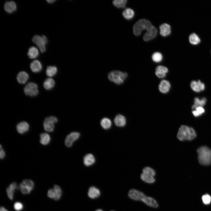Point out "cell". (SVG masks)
<instances>
[{
  "label": "cell",
  "instance_id": "obj_1",
  "mask_svg": "<svg viewBox=\"0 0 211 211\" xmlns=\"http://www.w3.org/2000/svg\"><path fill=\"white\" fill-rule=\"evenodd\" d=\"M196 133L191 127L185 125H181L179 129L177 137L180 140H191L196 137Z\"/></svg>",
  "mask_w": 211,
  "mask_h": 211
},
{
  "label": "cell",
  "instance_id": "obj_2",
  "mask_svg": "<svg viewBox=\"0 0 211 211\" xmlns=\"http://www.w3.org/2000/svg\"><path fill=\"white\" fill-rule=\"evenodd\" d=\"M199 163L204 165L211 164V149L206 146H202L197 150Z\"/></svg>",
  "mask_w": 211,
  "mask_h": 211
},
{
  "label": "cell",
  "instance_id": "obj_3",
  "mask_svg": "<svg viewBox=\"0 0 211 211\" xmlns=\"http://www.w3.org/2000/svg\"><path fill=\"white\" fill-rule=\"evenodd\" d=\"M152 26L151 23L149 20L144 19H140L133 26V33L135 35L138 36L142 30H146L147 31Z\"/></svg>",
  "mask_w": 211,
  "mask_h": 211
},
{
  "label": "cell",
  "instance_id": "obj_4",
  "mask_svg": "<svg viewBox=\"0 0 211 211\" xmlns=\"http://www.w3.org/2000/svg\"><path fill=\"white\" fill-rule=\"evenodd\" d=\"M155 175L156 172L153 169L149 167H145L142 169L140 178L145 183L152 184L155 181Z\"/></svg>",
  "mask_w": 211,
  "mask_h": 211
},
{
  "label": "cell",
  "instance_id": "obj_5",
  "mask_svg": "<svg viewBox=\"0 0 211 211\" xmlns=\"http://www.w3.org/2000/svg\"><path fill=\"white\" fill-rule=\"evenodd\" d=\"M127 73L118 70H114L110 72L108 74L109 80L115 84L120 85L122 84L127 78Z\"/></svg>",
  "mask_w": 211,
  "mask_h": 211
},
{
  "label": "cell",
  "instance_id": "obj_6",
  "mask_svg": "<svg viewBox=\"0 0 211 211\" xmlns=\"http://www.w3.org/2000/svg\"><path fill=\"white\" fill-rule=\"evenodd\" d=\"M32 41L36 44L42 52L45 51V44L47 42V39L45 35H42L41 36L39 35H35L33 38Z\"/></svg>",
  "mask_w": 211,
  "mask_h": 211
},
{
  "label": "cell",
  "instance_id": "obj_7",
  "mask_svg": "<svg viewBox=\"0 0 211 211\" xmlns=\"http://www.w3.org/2000/svg\"><path fill=\"white\" fill-rule=\"evenodd\" d=\"M58 121L57 118L54 116H50L45 118L43 123L44 129L48 132H52L54 130V124Z\"/></svg>",
  "mask_w": 211,
  "mask_h": 211
},
{
  "label": "cell",
  "instance_id": "obj_8",
  "mask_svg": "<svg viewBox=\"0 0 211 211\" xmlns=\"http://www.w3.org/2000/svg\"><path fill=\"white\" fill-rule=\"evenodd\" d=\"M34 186L33 182L30 179H25L19 184V188L21 192L23 194L30 193Z\"/></svg>",
  "mask_w": 211,
  "mask_h": 211
},
{
  "label": "cell",
  "instance_id": "obj_9",
  "mask_svg": "<svg viewBox=\"0 0 211 211\" xmlns=\"http://www.w3.org/2000/svg\"><path fill=\"white\" fill-rule=\"evenodd\" d=\"M25 94L28 96L33 97L38 93L37 85L33 82H30L27 84L24 89Z\"/></svg>",
  "mask_w": 211,
  "mask_h": 211
},
{
  "label": "cell",
  "instance_id": "obj_10",
  "mask_svg": "<svg viewBox=\"0 0 211 211\" xmlns=\"http://www.w3.org/2000/svg\"><path fill=\"white\" fill-rule=\"evenodd\" d=\"M145 194L137 189L132 188L130 190L128 193V196L131 199L135 201H140Z\"/></svg>",
  "mask_w": 211,
  "mask_h": 211
},
{
  "label": "cell",
  "instance_id": "obj_11",
  "mask_svg": "<svg viewBox=\"0 0 211 211\" xmlns=\"http://www.w3.org/2000/svg\"><path fill=\"white\" fill-rule=\"evenodd\" d=\"M140 201L147 206L153 208H157L159 207L157 201L152 197L147 196L145 194L142 197Z\"/></svg>",
  "mask_w": 211,
  "mask_h": 211
},
{
  "label": "cell",
  "instance_id": "obj_12",
  "mask_svg": "<svg viewBox=\"0 0 211 211\" xmlns=\"http://www.w3.org/2000/svg\"><path fill=\"white\" fill-rule=\"evenodd\" d=\"M80 134L77 132H72L66 137L65 140V144L68 147H71L74 142L79 137Z\"/></svg>",
  "mask_w": 211,
  "mask_h": 211
},
{
  "label": "cell",
  "instance_id": "obj_13",
  "mask_svg": "<svg viewBox=\"0 0 211 211\" xmlns=\"http://www.w3.org/2000/svg\"><path fill=\"white\" fill-rule=\"evenodd\" d=\"M157 33V29L155 27L152 25L144 34L143 37V40L145 41L152 40L155 37Z\"/></svg>",
  "mask_w": 211,
  "mask_h": 211
},
{
  "label": "cell",
  "instance_id": "obj_14",
  "mask_svg": "<svg viewBox=\"0 0 211 211\" xmlns=\"http://www.w3.org/2000/svg\"><path fill=\"white\" fill-rule=\"evenodd\" d=\"M190 86L192 90L196 92L202 91L205 89L204 84L200 80L192 81L190 83Z\"/></svg>",
  "mask_w": 211,
  "mask_h": 211
},
{
  "label": "cell",
  "instance_id": "obj_15",
  "mask_svg": "<svg viewBox=\"0 0 211 211\" xmlns=\"http://www.w3.org/2000/svg\"><path fill=\"white\" fill-rule=\"evenodd\" d=\"M169 82L166 80H163L160 82L159 86V89L161 93H166L168 92L171 88Z\"/></svg>",
  "mask_w": 211,
  "mask_h": 211
},
{
  "label": "cell",
  "instance_id": "obj_16",
  "mask_svg": "<svg viewBox=\"0 0 211 211\" xmlns=\"http://www.w3.org/2000/svg\"><path fill=\"white\" fill-rule=\"evenodd\" d=\"M168 72V70L167 67L162 65H159L156 67L155 74L158 77L162 78L166 76V74Z\"/></svg>",
  "mask_w": 211,
  "mask_h": 211
},
{
  "label": "cell",
  "instance_id": "obj_17",
  "mask_svg": "<svg viewBox=\"0 0 211 211\" xmlns=\"http://www.w3.org/2000/svg\"><path fill=\"white\" fill-rule=\"evenodd\" d=\"M16 128L18 133L23 134L28 131L29 128V125L26 122L22 121L17 124Z\"/></svg>",
  "mask_w": 211,
  "mask_h": 211
},
{
  "label": "cell",
  "instance_id": "obj_18",
  "mask_svg": "<svg viewBox=\"0 0 211 211\" xmlns=\"http://www.w3.org/2000/svg\"><path fill=\"white\" fill-rule=\"evenodd\" d=\"M18 187L17 183L15 182L11 183L6 189V192L8 197L11 200H13L15 191L18 189Z\"/></svg>",
  "mask_w": 211,
  "mask_h": 211
},
{
  "label": "cell",
  "instance_id": "obj_19",
  "mask_svg": "<svg viewBox=\"0 0 211 211\" xmlns=\"http://www.w3.org/2000/svg\"><path fill=\"white\" fill-rule=\"evenodd\" d=\"M100 195V191L97 188L94 186H91L89 188L88 195L90 198L96 199L99 197Z\"/></svg>",
  "mask_w": 211,
  "mask_h": 211
},
{
  "label": "cell",
  "instance_id": "obj_20",
  "mask_svg": "<svg viewBox=\"0 0 211 211\" xmlns=\"http://www.w3.org/2000/svg\"><path fill=\"white\" fill-rule=\"evenodd\" d=\"M114 121L115 125L119 127H123L126 124L125 117L121 114L117 115L114 118Z\"/></svg>",
  "mask_w": 211,
  "mask_h": 211
},
{
  "label": "cell",
  "instance_id": "obj_21",
  "mask_svg": "<svg viewBox=\"0 0 211 211\" xmlns=\"http://www.w3.org/2000/svg\"><path fill=\"white\" fill-rule=\"evenodd\" d=\"M160 34L164 37L169 35L171 33V29L170 25L167 23H164L159 27Z\"/></svg>",
  "mask_w": 211,
  "mask_h": 211
},
{
  "label": "cell",
  "instance_id": "obj_22",
  "mask_svg": "<svg viewBox=\"0 0 211 211\" xmlns=\"http://www.w3.org/2000/svg\"><path fill=\"white\" fill-rule=\"evenodd\" d=\"M16 8V4L12 1L6 2L4 5V10L8 13H11L15 11Z\"/></svg>",
  "mask_w": 211,
  "mask_h": 211
},
{
  "label": "cell",
  "instance_id": "obj_23",
  "mask_svg": "<svg viewBox=\"0 0 211 211\" xmlns=\"http://www.w3.org/2000/svg\"><path fill=\"white\" fill-rule=\"evenodd\" d=\"M95 161V158L91 154H87L84 157L83 162L86 166H91L94 163Z\"/></svg>",
  "mask_w": 211,
  "mask_h": 211
},
{
  "label": "cell",
  "instance_id": "obj_24",
  "mask_svg": "<svg viewBox=\"0 0 211 211\" xmlns=\"http://www.w3.org/2000/svg\"><path fill=\"white\" fill-rule=\"evenodd\" d=\"M30 68L32 71L35 73L39 72L42 68V65L38 60H36L33 61L30 64Z\"/></svg>",
  "mask_w": 211,
  "mask_h": 211
},
{
  "label": "cell",
  "instance_id": "obj_25",
  "mask_svg": "<svg viewBox=\"0 0 211 211\" xmlns=\"http://www.w3.org/2000/svg\"><path fill=\"white\" fill-rule=\"evenodd\" d=\"M29 75L25 71L20 72L17 76V79L18 82L21 84H24L28 80Z\"/></svg>",
  "mask_w": 211,
  "mask_h": 211
},
{
  "label": "cell",
  "instance_id": "obj_26",
  "mask_svg": "<svg viewBox=\"0 0 211 211\" xmlns=\"http://www.w3.org/2000/svg\"><path fill=\"white\" fill-rule=\"evenodd\" d=\"M40 142L42 145L48 144L51 140L50 135L47 133H42L40 135Z\"/></svg>",
  "mask_w": 211,
  "mask_h": 211
},
{
  "label": "cell",
  "instance_id": "obj_27",
  "mask_svg": "<svg viewBox=\"0 0 211 211\" xmlns=\"http://www.w3.org/2000/svg\"><path fill=\"white\" fill-rule=\"evenodd\" d=\"M206 99L205 98L200 99L196 97L195 98L194 103L192 106V109H194L195 108L198 107H203L205 104L206 102Z\"/></svg>",
  "mask_w": 211,
  "mask_h": 211
},
{
  "label": "cell",
  "instance_id": "obj_28",
  "mask_svg": "<svg viewBox=\"0 0 211 211\" xmlns=\"http://www.w3.org/2000/svg\"><path fill=\"white\" fill-rule=\"evenodd\" d=\"M55 85V81L52 78L47 79L44 82L43 86L44 88L47 90H50L52 89Z\"/></svg>",
  "mask_w": 211,
  "mask_h": 211
},
{
  "label": "cell",
  "instance_id": "obj_29",
  "mask_svg": "<svg viewBox=\"0 0 211 211\" xmlns=\"http://www.w3.org/2000/svg\"><path fill=\"white\" fill-rule=\"evenodd\" d=\"M27 55L30 59L35 58L38 55V50L36 47L34 46L31 47L29 48Z\"/></svg>",
  "mask_w": 211,
  "mask_h": 211
},
{
  "label": "cell",
  "instance_id": "obj_30",
  "mask_svg": "<svg viewBox=\"0 0 211 211\" xmlns=\"http://www.w3.org/2000/svg\"><path fill=\"white\" fill-rule=\"evenodd\" d=\"M101 125L102 127L104 129H109L111 127L112 122L111 120L108 118H104L101 120Z\"/></svg>",
  "mask_w": 211,
  "mask_h": 211
},
{
  "label": "cell",
  "instance_id": "obj_31",
  "mask_svg": "<svg viewBox=\"0 0 211 211\" xmlns=\"http://www.w3.org/2000/svg\"><path fill=\"white\" fill-rule=\"evenodd\" d=\"M122 15L126 19H132L134 15L133 10L130 8H127L122 12Z\"/></svg>",
  "mask_w": 211,
  "mask_h": 211
},
{
  "label": "cell",
  "instance_id": "obj_32",
  "mask_svg": "<svg viewBox=\"0 0 211 211\" xmlns=\"http://www.w3.org/2000/svg\"><path fill=\"white\" fill-rule=\"evenodd\" d=\"M57 71V68L55 66H48L47 67L46 73L49 77H52L55 75Z\"/></svg>",
  "mask_w": 211,
  "mask_h": 211
},
{
  "label": "cell",
  "instance_id": "obj_33",
  "mask_svg": "<svg viewBox=\"0 0 211 211\" xmlns=\"http://www.w3.org/2000/svg\"><path fill=\"white\" fill-rule=\"evenodd\" d=\"M189 41L190 43L195 45L198 44L200 42V39L196 34L193 33L190 35Z\"/></svg>",
  "mask_w": 211,
  "mask_h": 211
},
{
  "label": "cell",
  "instance_id": "obj_34",
  "mask_svg": "<svg viewBox=\"0 0 211 211\" xmlns=\"http://www.w3.org/2000/svg\"><path fill=\"white\" fill-rule=\"evenodd\" d=\"M55 196L54 200H59L62 195V191L61 188L57 185H55L54 186Z\"/></svg>",
  "mask_w": 211,
  "mask_h": 211
},
{
  "label": "cell",
  "instance_id": "obj_35",
  "mask_svg": "<svg viewBox=\"0 0 211 211\" xmlns=\"http://www.w3.org/2000/svg\"><path fill=\"white\" fill-rule=\"evenodd\" d=\"M127 2L126 0H115L113 1V4L117 8H123L125 7Z\"/></svg>",
  "mask_w": 211,
  "mask_h": 211
},
{
  "label": "cell",
  "instance_id": "obj_36",
  "mask_svg": "<svg viewBox=\"0 0 211 211\" xmlns=\"http://www.w3.org/2000/svg\"><path fill=\"white\" fill-rule=\"evenodd\" d=\"M205 111V109L203 107H198L195 108L192 113L194 116L197 117L202 115Z\"/></svg>",
  "mask_w": 211,
  "mask_h": 211
},
{
  "label": "cell",
  "instance_id": "obj_37",
  "mask_svg": "<svg viewBox=\"0 0 211 211\" xmlns=\"http://www.w3.org/2000/svg\"><path fill=\"white\" fill-rule=\"evenodd\" d=\"M162 54L158 52H154L152 56V60L155 62H161L162 60Z\"/></svg>",
  "mask_w": 211,
  "mask_h": 211
},
{
  "label": "cell",
  "instance_id": "obj_38",
  "mask_svg": "<svg viewBox=\"0 0 211 211\" xmlns=\"http://www.w3.org/2000/svg\"><path fill=\"white\" fill-rule=\"evenodd\" d=\"M202 200L204 203L205 204H208L211 201V197L208 194H205L203 196Z\"/></svg>",
  "mask_w": 211,
  "mask_h": 211
},
{
  "label": "cell",
  "instance_id": "obj_39",
  "mask_svg": "<svg viewBox=\"0 0 211 211\" xmlns=\"http://www.w3.org/2000/svg\"><path fill=\"white\" fill-rule=\"evenodd\" d=\"M14 208L16 211H21L23 208V205L21 203L17 202L14 203Z\"/></svg>",
  "mask_w": 211,
  "mask_h": 211
},
{
  "label": "cell",
  "instance_id": "obj_40",
  "mask_svg": "<svg viewBox=\"0 0 211 211\" xmlns=\"http://www.w3.org/2000/svg\"><path fill=\"white\" fill-rule=\"evenodd\" d=\"M47 196L49 198L51 199H54L55 195L54 189L50 188L48 190L47 193Z\"/></svg>",
  "mask_w": 211,
  "mask_h": 211
},
{
  "label": "cell",
  "instance_id": "obj_41",
  "mask_svg": "<svg viewBox=\"0 0 211 211\" xmlns=\"http://www.w3.org/2000/svg\"><path fill=\"white\" fill-rule=\"evenodd\" d=\"M5 153L2 148L1 145H0V157L1 159H3L5 156Z\"/></svg>",
  "mask_w": 211,
  "mask_h": 211
},
{
  "label": "cell",
  "instance_id": "obj_42",
  "mask_svg": "<svg viewBox=\"0 0 211 211\" xmlns=\"http://www.w3.org/2000/svg\"><path fill=\"white\" fill-rule=\"evenodd\" d=\"M0 211H8L3 206L1 207Z\"/></svg>",
  "mask_w": 211,
  "mask_h": 211
},
{
  "label": "cell",
  "instance_id": "obj_43",
  "mask_svg": "<svg viewBox=\"0 0 211 211\" xmlns=\"http://www.w3.org/2000/svg\"><path fill=\"white\" fill-rule=\"evenodd\" d=\"M55 1V0H47V2L50 4L52 3Z\"/></svg>",
  "mask_w": 211,
  "mask_h": 211
},
{
  "label": "cell",
  "instance_id": "obj_44",
  "mask_svg": "<svg viewBox=\"0 0 211 211\" xmlns=\"http://www.w3.org/2000/svg\"><path fill=\"white\" fill-rule=\"evenodd\" d=\"M95 211H103L101 209H98L96 210Z\"/></svg>",
  "mask_w": 211,
  "mask_h": 211
},
{
  "label": "cell",
  "instance_id": "obj_45",
  "mask_svg": "<svg viewBox=\"0 0 211 211\" xmlns=\"http://www.w3.org/2000/svg\"><path fill=\"white\" fill-rule=\"evenodd\" d=\"M110 211H115L113 210H110Z\"/></svg>",
  "mask_w": 211,
  "mask_h": 211
}]
</instances>
